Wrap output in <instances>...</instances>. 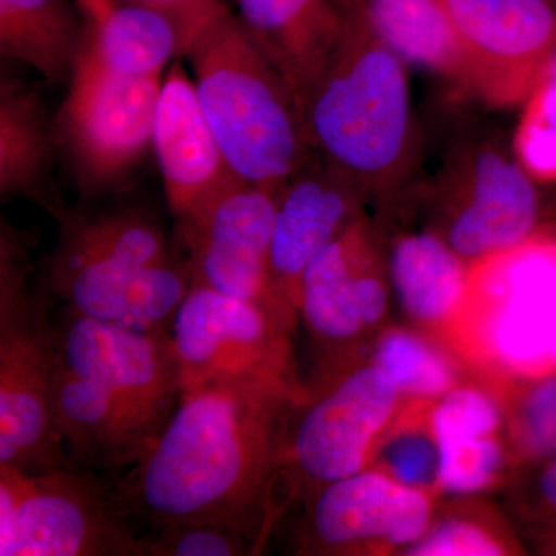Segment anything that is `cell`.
Here are the masks:
<instances>
[{
  "mask_svg": "<svg viewBox=\"0 0 556 556\" xmlns=\"http://www.w3.org/2000/svg\"><path fill=\"white\" fill-rule=\"evenodd\" d=\"M302 405L257 382L186 391L148 455L113 490L121 510L152 529L223 527L265 547L276 519L289 415Z\"/></svg>",
  "mask_w": 556,
  "mask_h": 556,
  "instance_id": "obj_1",
  "label": "cell"
},
{
  "mask_svg": "<svg viewBox=\"0 0 556 556\" xmlns=\"http://www.w3.org/2000/svg\"><path fill=\"white\" fill-rule=\"evenodd\" d=\"M60 236L43 266V287L83 316L172 331L192 277L181 252L149 208L79 204L62 212Z\"/></svg>",
  "mask_w": 556,
  "mask_h": 556,
  "instance_id": "obj_2",
  "label": "cell"
},
{
  "mask_svg": "<svg viewBox=\"0 0 556 556\" xmlns=\"http://www.w3.org/2000/svg\"><path fill=\"white\" fill-rule=\"evenodd\" d=\"M342 20L300 121L311 149L353 175L369 197L388 195L416 163L407 62L354 14L342 11Z\"/></svg>",
  "mask_w": 556,
  "mask_h": 556,
  "instance_id": "obj_3",
  "label": "cell"
},
{
  "mask_svg": "<svg viewBox=\"0 0 556 556\" xmlns=\"http://www.w3.org/2000/svg\"><path fill=\"white\" fill-rule=\"evenodd\" d=\"M185 56L230 169L277 192L314 152L287 83L230 11L204 28Z\"/></svg>",
  "mask_w": 556,
  "mask_h": 556,
  "instance_id": "obj_4",
  "label": "cell"
},
{
  "mask_svg": "<svg viewBox=\"0 0 556 556\" xmlns=\"http://www.w3.org/2000/svg\"><path fill=\"white\" fill-rule=\"evenodd\" d=\"M31 230L0 223V464L40 473L76 466L51 413L56 367L53 295L33 281Z\"/></svg>",
  "mask_w": 556,
  "mask_h": 556,
  "instance_id": "obj_5",
  "label": "cell"
},
{
  "mask_svg": "<svg viewBox=\"0 0 556 556\" xmlns=\"http://www.w3.org/2000/svg\"><path fill=\"white\" fill-rule=\"evenodd\" d=\"M161 86V75H119L78 58L54 119L61 155L84 199L129 188L153 149Z\"/></svg>",
  "mask_w": 556,
  "mask_h": 556,
  "instance_id": "obj_6",
  "label": "cell"
},
{
  "mask_svg": "<svg viewBox=\"0 0 556 556\" xmlns=\"http://www.w3.org/2000/svg\"><path fill=\"white\" fill-rule=\"evenodd\" d=\"M84 467L0 464V556H137L139 533Z\"/></svg>",
  "mask_w": 556,
  "mask_h": 556,
  "instance_id": "obj_7",
  "label": "cell"
},
{
  "mask_svg": "<svg viewBox=\"0 0 556 556\" xmlns=\"http://www.w3.org/2000/svg\"><path fill=\"white\" fill-rule=\"evenodd\" d=\"M56 325L58 356L94 383L148 455L181 399L172 331H142L83 316L65 305Z\"/></svg>",
  "mask_w": 556,
  "mask_h": 556,
  "instance_id": "obj_8",
  "label": "cell"
},
{
  "mask_svg": "<svg viewBox=\"0 0 556 556\" xmlns=\"http://www.w3.org/2000/svg\"><path fill=\"white\" fill-rule=\"evenodd\" d=\"M460 311L477 313L479 345L503 367L525 378L556 367V237L471 262Z\"/></svg>",
  "mask_w": 556,
  "mask_h": 556,
  "instance_id": "obj_9",
  "label": "cell"
},
{
  "mask_svg": "<svg viewBox=\"0 0 556 556\" xmlns=\"http://www.w3.org/2000/svg\"><path fill=\"white\" fill-rule=\"evenodd\" d=\"M288 332L247 300L190 285L172 325L182 393L217 383L257 382L305 405L309 397L295 378Z\"/></svg>",
  "mask_w": 556,
  "mask_h": 556,
  "instance_id": "obj_10",
  "label": "cell"
},
{
  "mask_svg": "<svg viewBox=\"0 0 556 556\" xmlns=\"http://www.w3.org/2000/svg\"><path fill=\"white\" fill-rule=\"evenodd\" d=\"M438 179L445 241L464 260L475 262L540 232L536 181L496 139L460 141Z\"/></svg>",
  "mask_w": 556,
  "mask_h": 556,
  "instance_id": "obj_11",
  "label": "cell"
},
{
  "mask_svg": "<svg viewBox=\"0 0 556 556\" xmlns=\"http://www.w3.org/2000/svg\"><path fill=\"white\" fill-rule=\"evenodd\" d=\"M276 193L240 181L199 217L177 226V233L192 283L247 300L289 331L295 311L277 294L270 276Z\"/></svg>",
  "mask_w": 556,
  "mask_h": 556,
  "instance_id": "obj_12",
  "label": "cell"
},
{
  "mask_svg": "<svg viewBox=\"0 0 556 556\" xmlns=\"http://www.w3.org/2000/svg\"><path fill=\"white\" fill-rule=\"evenodd\" d=\"M399 390L376 365L343 371L300 407L289 430L283 475L311 492L365 470Z\"/></svg>",
  "mask_w": 556,
  "mask_h": 556,
  "instance_id": "obj_13",
  "label": "cell"
},
{
  "mask_svg": "<svg viewBox=\"0 0 556 556\" xmlns=\"http://www.w3.org/2000/svg\"><path fill=\"white\" fill-rule=\"evenodd\" d=\"M470 72L493 108L525 104L556 54V0H442Z\"/></svg>",
  "mask_w": 556,
  "mask_h": 556,
  "instance_id": "obj_14",
  "label": "cell"
},
{
  "mask_svg": "<svg viewBox=\"0 0 556 556\" xmlns=\"http://www.w3.org/2000/svg\"><path fill=\"white\" fill-rule=\"evenodd\" d=\"M387 302L378 240L362 215L311 260L300 280L299 311L327 351L324 386L343 351L383 317Z\"/></svg>",
  "mask_w": 556,
  "mask_h": 556,
  "instance_id": "obj_15",
  "label": "cell"
},
{
  "mask_svg": "<svg viewBox=\"0 0 556 556\" xmlns=\"http://www.w3.org/2000/svg\"><path fill=\"white\" fill-rule=\"evenodd\" d=\"M368 199L353 175L316 150L278 188L270 276L289 308L299 311L300 280L311 260L364 215Z\"/></svg>",
  "mask_w": 556,
  "mask_h": 556,
  "instance_id": "obj_16",
  "label": "cell"
},
{
  "mask_svg": "<svg viewBox=\"0 0 556 556\" xmlns=\"http://www.w3.org/2000/svg\"><path fill=\"white\" fill-rule=\"evenodd\" d=\"M152 150L177 226L199 217L243 181L230 169L201 108L195 84L178 62L167 70L161 86Z\"/></svg>",
  "mask_w": 556,
  "mask_h": 556,
  "instance_id": "obj_17",
  "label": "cell"
},
{
  "mask_svg": "<svg viewBox=\"0 0 556 556\" xmlns=\"http://www.w3.org/2000/svg\"><path fill=\"white\" fill-rule=\"evenodd\" d=\"M430 501L424 490L362 470L311 492L305 551L342 554L367 543L412 546L427 532Z\"/></svg>",
  "mask_w": 556,
  "mask_h": 556,
  "instance_id": "obj_18",
  "label": "cell"
},
{
  "mask_svg": "<svg viewBox=\"0 0 556 556\" xmlns=\"http://www.w3.org/2000/svg\"><path fill=\"white\" fill-rule=\"evenodd\" d=\"M241 27L291 90L298 110L342 31L338 0H237Z\"/></svg>",
  "mask_w": 556,
  "mask_h": 556,
  "instance_id": "obj_19",
  "label": "cell"
},
{
  "mask_svg": "<svg viewBox=\"0 0 556 556\" xmlns=\"http://www.w3.org/2000/svg\"><path fill=\"white\" fill-rule=\"evenodd\" d=\"M61 155L56 119L39 91L2 73L0 79V197L27 199L60 218L67 208L54 189Z\"/></svg>",
  "mask_w": 556,
  "mask_h": 556,
  "instance_id": "obj_20",
  "label": "cell"
},
{
  "mask_svg": "<svg viewBox=\"0 0 556 556\" xmlns=\"http://www.w3.org/2000/svg\"><path fill=\"white\" fill-rule=\"evenodd\" d=\"M405 62L470 90V72L442 0H338Z\"/></svg>",
  "mask_w": 556,
  "mask_h": 556,
  "instance_id": "obj_21",
  "label": "cell"
},
{
  "mask_svg": "<svg viewBox=\"0 0 556 556\" xmlns=\"http://www.w3.org/2000/svg\"><path fill=\"white\" fill-rule=\"evenodd\" d=\"M84 21L79 56L119 75H163L181 56L177 31L159 14L121 0H73Z\"/></svg>",
  "mask_w": 556,
  "mask_h": 556,
  "instance_id": "obj_22",
  "label": "cell"
},
{
  "mask_svg": "<svg viewBox=\"0 0 556 556\" xmlns=\"http://www.w3.org/2000/svg\"><path fill=\"white\" fill-rule=\"evenodd\" d=\"M83 40L73 0H0V53L51 84L72 78Z\"/></svg>",
  "mask_w": 556,
  "mask_h": 556,
  "instance_id": "obj_23",
  "label": "cell"
},
{
  "mask_svg": "<svg viewBox=\"0 0 556 556\" xmlns=\"http://www.w3.org/2000/svg\"><path fill=\"white\" fill-rule=\"evenodd\" d=\"M468 268L447 241L433 233L402 237L390 257V273L402 305L427 324H441L459 313Z\"/></svg>",
  "mask_w": 556,
  "mask_h": 556,
  "instance_id": "obj_24",
  "label": "cell"
},
{
  "mask_svg": "<svg viewBox=\"0 0 556 556\" xmlns=\"http://www.w3.org/2000/svg\"><path fill=\"white\" fill-rule=\"evenodd\" d=\"M375 365L386 372L399 393L415 397L444 396L455 382L444 356L409 332H388L376 348Z\"/></svg>",
  "mask_w": 556,
  "mask_h": 556,
  "instance_id": "obj_25",
  "label": "cell"
},
{
  "mask_svg": "<svg viewBox=\"0 0 556 556\" xmlns=\"http://www.w3.org/2000/svg\"><path fill=\"white\" fill-rule=\"evenodd\" d=\"M514 153L530 178L556 182V76L543 73L527 98Z\"/></svg>",
  "mask_w": 556,
  "mask_h": 556,
  "instance_id": "obj_26",
  "label": "cell"
},
{
  "mask_svg": "<svg viewBox=\"0 0 556 556\" xmlns=\"http://www.w3.org/2000/svg\"><path fill=\"white\" fill-rule=\"evenodd\" d=\"M527 378L511 416V433L522 457L541 464L556 459V367Z\"/></svg>",
  "mask_w": 556,
  "mask_h": 556,
  "instance_id": "obj_27",
  "label": "cell"
},
{
  "mask_svg": "<svg viewBox=\"0 0 556 556\" xmlns=\"http://www.w3.org/2000/svg\"><path fill=\"white\" fill-rule=\"evenodd\" d=\"M260 551L254 541L223 527L170 525L139 535L137 556H247Z\"/></svg>",
  "mask_w": 556,
  "mask_h": 556,
  "instance_id": "obj_28",
  "label": "cell"
},
{
  "mask_svg": "<svg viewBox=\"0 0 556 556\" xmlns=\"http://www.w3.org/2000/svg\"><path fill=\"white\" fill-rule=\"evenodd\" d=\"M438 484L453 493H471L485 489L503 467L504 453L493 437L437 441Z\"/></svg>",
  "mask_w": 556,
  "mask_h": 556,
  "instance_id": "obj_29",
  "label": "cell"
},
{
  "mask_svg": "<svg viewBox=\"0 0 556 556\" xmlns=\"http://www.w3.org/2000/svg\"><path fill=\"white\" fill-rule=\"evenodd\" d=\"M501 424L500 408L486 394L471 388L450 390L431 416L434 441L493 437Z\"/></svg>",
  "mask_w": 556,
  "mask_h": 556,
  "instance_id": "obj_30",
  "label": "cell"
},
{
  "mask_svg": "<svg viewBox=\"0 0 556 556\" xmlns=\"http://www.w3.org/2000/svg\"><path fill=\"white\" fill-rule=\"evenodd\" d=\"M382 457L390 477L401 484L424 490L438 482L439 455L433 437L399 434L388 442Z\"/></svg>",
  "mask_w": 556,
  "mask_h": 556,
  "instance_id": "obj_31",
  "label": "cell"
},
{
  "mask_svg": "<svg viewBox=\"0 0 556 556\" xmlns=\"http://www.w3.org/2000/svg\"><path fill=\"white\" fill-rule=\"evenodd\" d=\"M416 556H497L506 554L500 541L473 522L453 521L438 526L407 547Z\"/></svg>",
  "mask_w": 556,
  "mask_h": 556,
  "instance_id": "obj_32",
  "label": "cell"
},
{
  "mask_svg": "<svg viewBox=\"0 0 556 556\" xmlns=\"http://www.w3.org/2000/svg\"><path fill=\"white\" fill-rule=\"evenodd\" d=\"M159 14L177 31L181 56L204 28L230 11L223 0H121Z\"/></svg>",
  "mask_w": 556,
  "mask_h": 556,
  "instance_id": "obj_33",
  "label": "cell"
},
{
  "mask_svg": "<svg viewBox=\"0 0 556 556\" xmlns=\"http://www.w3.org/2000/svg\"><path fill=\"white\" fill-rule=\"evenodd\" d=\"M538 466L533 482V515L540 543L556 554V459Z\"/></svg>",
  "mask_w": 556,
  "mask_h": 556,
  "instance_id": "obj_34",
  "label": "cell"
},
{
  "mask_svg": "<svg viewBox=\"0 0 556 556\" xmlns=\"http://www.w3.org/2000/svg\"><path fill=\"white\" fill-rule=\"evenodd\" d=\"M544 73H548V75L556 76V54L554 58H552V61L548 62L546 72H544Z\"/></svg>",
  "mask_w": 556,
  "mask_h": 556,
  "instance_id": "obj_35",
  "label": "cell"
}]
</instances>
